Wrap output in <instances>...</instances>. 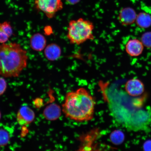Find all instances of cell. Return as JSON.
Instances as JSON below:
<instances>
[{"mask_svg":"<svg viewBox=\"0 0 151 151\" xmlns=\"http://www.w3.org/2000/svg\"><path fill=\"white\" fill-rule=\"evenodd\" d=\"M104 100L114 119L129 131L148 129L151 123V112L144 108L146 94L134 97L127 93L109 87L106 83H99Z\"/></svg>","mask_w":151,"mask_h":151,"instance_id":"1","label":"cell"},{"mask_svg":"<svg viewBox=\"0 0 151 151\" xmlns=\"http://www.w3.org/2000/svg\"><path fill=\"white\" fill-rule=\"evenodd\" d=\"M96 104L90 92L81 88L66 94L62 111L70 119L78 122L89 121L93 118Z\"/></svg>","mask_w":151,"mask_h":151,"instance_id":"2","label":"cell"},{"mask_svg":"<svg viewBox=\"0 0 151 151\" xmlns=\"http://www.w3.org/2000/svg\"><path fill=\"white\" fill-rule=\"evenodd\" d=\"M28 57L26 50L16 42L0 45V76L18 77L27 67Z\"/></svg>","mask_w":151,"mask_h":151,"instance_id":"3","label":"cell"},{"mask_svg":"<svg viewBox=\"0 0 151 151\" xmlns=\"http://www.w3.org/2000/svg\"><path fill=\"white\" fill-rule=\"evenodd\" d=\"M94 26L90 21L81 18L70 21L68 28L67 37L71 44L80 45L93 40Z\"/></svg>","mask_w":151,"mask_h":151,"instance_id":"4","label":"cell"},{"mask_svg":"<svg viewBox=\"0 0 151 151\" xmlns=\"http://www.w3.org/2000/svg\"><path fill=\"white\" fill-rule=\"evenodd\" d=\"M100 135L99 130L96 128L81 135L79 139L80 144L77 151H116L109 145L97 142Z\"/></svg>","mask_w":151,"mask_h":151,"instance_id":"5","label":"cell"},{"mask_svg":"<svg viewBox=\"0 0 151 151\" xmlns=\"http://www.w3.org/2000/svg\"><path fill=\"white\" fill-rule=\"evenodd\" d=\"M35 4L37 8L49 18L53 17L63 6L62 0H35Z\"/></svg>","mask_w":151,"mask_h":151,"instance_id":"6","label":"cell"},{"mask_svg":"<svg viewBox=\"0 0 151 151\" xmlns=\"http://www.w3.org/2000/svg\"><path fill=\"white\" fill-rule=\"evenodd\" d=\"M126 93L132 97H140L144 94L145 88L141 81L133 78L127 81L124 86Z\"/></svg>","mask_w":151,"mask_h":151,"instance_id":"7","label":"cell"},{"mask_svg":"<svg viewBox=\"0 0 151 151\" xmlns=\"http://www.w3.org/2000/svg\"><path fill=\"white\" fill-rule=\"evenodd\" d=\"M35 118V112L27 105H23L19 109L17 114V120L21 126L29 125Z\"/></svg>","mask_w":151,"mask_h":151,"instance_id":"8","label":"cell"},{"mask_svg":"<svg viewBox=\"0 0 151 151\" xmlns=\"http://www.w3.org/2000/svg\"><path fill=\"white\" fill-rule=\"evenodd\" d=\"M62 111L61 107L58 104L50 102L43 110V116L47 120L54 121L61 116Z\"/></svg>","mask_w":151,"mask_h":151,"instance_id":"9","label":"cell"},{"mask_svg":"<svg viewBox=\"0 0 151 151\" xmlns=\"http://www.w3.org/2000/svg\"><path fill=\"white\" fill-rule=\"evenodd\" d=\"M137 14L134 9L127 7L122 9L119 16V19L122 25H131L135 22Z\"/></svg>","mask_w":151,"mask_h":151,"instance_id":"10","label":"cell"},{"mask_svg":"<svg viewBox=\"0 0 151 151\" xmlns=\"http://www.w3.org/2000/svg\"><path fill=\"white\" fill-rule=\"evenodd\" d=\"M144 47L141 41L135 39L128 41L126 45L125 50L130 56L137 57L142 53Z\"/></svg>","mask_w":151,"mask_h":151,"instance_id":"11","label":"cell"},{"mask_svg":"<svg viewBox=\"0 0 151 151\" xmlns=\"http://www.w3.org/2000/svg\"><path fill=\"white\" fill-rule=\"evenodd\" d=\"M46 38L40 33L34 34L30 37V47L32 50L35 51H42L46 48Z\"/></svg>","mask_w":151,"mask_h":151,"instance_id":"12","label":"cell"},{"mask_svg":"<svg viewBox=\"0 0 151 151\" xmlns=\"http://www.w3.org/2000/svg\"><path fill=\"white\" fill-rule=\"evenodd\" d=\"M44 50L45 57L50 61H56L61 56L62 52L61 48L58 45L55 43L48 45Z\"/></svg>","mask_w":151,"mask_h":151,"instance_id":"13","label":"cell"},{"mask_svg":"<svg viewBox=\"0 0 151 151\" xmlns=\"http://www.w3.org/2000/svg\"><path fill=\"white\" fill-rule=\"evenodd\" d=\"M135 22L139 27L148 28L151 25V17L146 13L141 12L137 15Z\"/></svg>","mask_w":151,"mask_h":151,"instance_id":"14","label":"cell"},{"mask_svg":"<svg viewBox=\"0 0 151 151\" xmlns=\"http://www.w3.org/2000/svg\"><path fill=\"white\" fill-rule=\"evenodd\" d=\"M124 135L122 132L118 130H116L112 132L109 136V139L113 144L119 145L124 141Z\"/></svg>","mask_w":151,"mask_h":151,"instance_id":"15","label":"cell"},{"mask_svg":"<svg viewBox=\"0 0 151 151\" xmlns=\"http://www.w3.org/2000/svg\"><path fill=\"white\" fill-rule=\"evenodd\" d=\"M10 141L9 132L4 129L0 128V147L6 146Z\"/></svg>","mask_w":151,"mask_h":151,"instance_id":"16","label":"cell"},{"mask_svg":"<svg viewBox=\"0 0 151 151\" xmlns=\"http://www.w3.org/2000/svg\"><path fill=\"white\" fill-rule=\"evenodd\" d=\"M141 41L143 46L147 48H151V32L143 33L142 35Z\"/></svg>","mask_w":151,"mask_h":151,"instance_id":"17","label":"cell"},{"mask_svg":"<svg viewBox=\"0 0 151 151\" xmlns=\"http://www.w3.org/2000/svg\"><path fill=\"white\" fill-rule=\"evenodd\" d=\"M10 37L6 32L0 28V44L6 43Z\"/></svg>","mask_w":151,"mask_h":151,"instance_id":"18","label":"cell"},{"mask_svg":"<svg viewBox=\"0 0 151 151\" xmlns=\"http://www.w3.org/2000/svg\"><path fill=\"white\" fill-rule=\"evenodd\" d=\"M2 76H0V96L3 95L6 91L7 85L5 79Z\"/></svg>","mask_w":151,"mask_h":151,"instance_id":"19","label":"cell"},{"mask_svg":"<svg viewBox=\"0 0 151 151\" xmlns=\"http://www.w3.org/2000/svg\"><path fill=\"white\" fill-rule=\"evenodd\" d=\"M33 105L37 109L40 108L43 106V101L42 99L40 98H37L34 100L33 101Z\"/></svg>","mask_w":151,"mask_h":151,"instance_id":"20","label":"cell"},{"mask_svg":"<svg viewBox=\"0 0 151 151\" xmlns=\"http://www.w3.org/2000/svg\"><path fill=\"white\" fill-rule=\"evenodd\" d=\"M143 151H151V139L145 141L143 146Z\"/></svg>","mask_w":151,"mask_h":151,"instance_id":"21","label":"cell"},{"mask_svg":"<svg viewBox=\"0 0 151 151\" xmlns=\"http://www.w3.org/2000/svg\"><path fill=\"white\" fill-rule=\"evenodd\" d=\"M81 0H66L67 2L71 5H74L78 3Z\"/></svg>","mask_w":151,"mask_h":151,"instance_id":"22","label":"cell"},{"mask_svg":"<svg viewBox=\"0 0 151 151\" xmlns=\"http://www.w3.org/2000/svg\"><path fill=\"white\" fill-rule=\"evenodd\" d=\"M1 111H0V120H1Z\"/></svg>","mask_w":151,"mask_h":151,"instance_id":"23","label":"cell"}]
</instances>
